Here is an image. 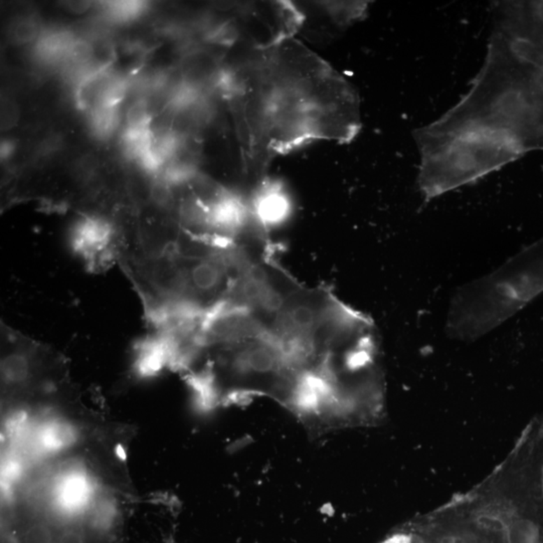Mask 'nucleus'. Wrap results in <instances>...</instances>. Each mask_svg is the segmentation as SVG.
Returning a JSON list of instances; mask_svg holds the SVG:
<instances>
[{"label": "nucleus", "mask_w": 543, "mask_h": 543, "mask_svg": "<svg viewBox=\"0 0 543 543\" xmlns=\"http://www.w3.org/2000/svg\"><path fill=\"white\" fill-rule=\"evenodd\" d=\"M225 66L241 172L254 188L279 154L317 140L351 141L360 131V99L351 85L291 34L240 41Z\"/></svg>", "instance_id": "1"}, {"label": "nucleus", "mask_w": 543, "mask_h": 543, "mask_svg": "<svg viewBox=\"0 0 543 543\" xmlns=\"http://www.w3.org/2000/svg\"><path fill=\"white\" fill-rule=\"evenodd\" d=\"M543 293V240L497 270L458 288L449 306L446 332L458 341L479 339Z\"/></svg>", "instance_id": "2"}, {"label": "nucleus", "mask_w": 543, "mask_h": 543, "mask_svg": "<svg viewBox=\"0 0 543 543\" xmlns=\"http://www.w3.org/2000/svg\"><path fill=\"white\" fill-rule=\"evenodd\" d=\"M425 149L418 183L425 199L475 183L512 160L520 149L517 135L477 121L458 120Z\"/></svg>", "instance_id": "3"}, {"label": "nucleus", "mask_w": 543, "mask_h": 543, "mask_svg": "<svg viewBox=\"0 0 543 543\" xmlns=\"http://www.w3.org/2000/svg\"><path fill=\"white\" fill-rule=\"evenodd\" d=\"M71 247L90 270H104L118 262L121 232L110 218L84 215L73 227Z\"/></svg>", "instance_id": "4"}, {"label": "nucleus", "mask_w": 543, "mask_h": 543, "mask_svg": "<svg viewBox=\"0 0 543 543\" xmlns=\"http://www.w3.org/2000/svg\"><path fill=\"white\" fill-rule=\"evenodd\" d=\"M2 372L6 381L20 383L27 379L29 374V360L20 352L6 356L2 362Z\"/></svg>", "instance_id": "5"}, {"label": "nucleus", "mask_w": 543, "mask_h": 543, "mask_svg": "<svg viewBox=\"0 0 543 543\" xmlns=\"http://www.w3.org/2000/svg\"><path fill=\"white\" fill-rule=\"evenodd\" d=\"M513 56L517 61L529 64H537L540 61V50L535 41L528 36H516L510 43Z\"/></svg>", "instance_id": "6"}, {"label": "nucleus", "mask_w": 543, "mask_h": 543, "mask_svg": "<svg viewBox=\"0 0 543 543\" xmlns=\"http://www.w3.org/2000/svg\"><path fill=\"white\" fill-rule=\"evenodd\" d=\"M150 119V113L148 111L145 100L136 101L128 110L127 117H126L128 131L146 130L148 129Z\"/></svg>", "instance_id": "7"}, {"label": "nucleus", "mask_w": 543, "mask_h": 543, "mask_svg": "<svg viewBox=\"0 0 543 543\" xmlns=\"http://www.w3.org/2000/svg\"><path fill=\"white\" fill-rule=\"evenodd\" d=\"M38 27L31 20H22L15 25L13 36L20 43H25L34 41L38 36Z\"/></svg>", "instance_id": "8"}, {"label": "nucleus", "mask_w": 543, "mask_h": 543, "mask_svg": "<svg viewBox=\"0 0 543 543\" xmlns=\"http://www.w3.org/2000/svg\"><path fill=\"white\" fill-rule=\"evenodd\" d=\"M50 533L43 526L31 528L27 535V543H50Z\"/></svg>", "instance_id": "9"}, {"label": "nucleus", "mask_w": 543, "mask_h": 543, "mask_svg": "<svg viewBox=\"0 0 543 543\" xmlns=\"http://www.w3.org/2000/svg\"><path fill=\"white\" fill-rule=\"evenodd\" d=\"M61 543H83V540L77 533H70L63 536Z\"/></svg>", "instance_id": "10"}, {"label": "nucleus", "mask_w": 543, "mask_h": 543, "mask_svg": "<svg viewBox=\"0 0 543 543\" xmlns=\"http://www.w3.org/2000/svg\"><path fill=\"white\" fill-rule=\"evenodd\" d=\"M69 6H70L71 9H73V11L80 13V11L87 10L89 8V3L88 2H70Z\"/></svg>", "instance_id": "11"}, {"label": "nucleus", "mask_w": 543, "mask_h": 543, "mask_svg": "<svg viewBox=\"0 0 543 543\" xmlns=\"http://www.w3.org/2000/svg\"><path fill=\"white\" fill-rule=\"evenodd\" d=\"M535 13L536 17L543 24V2H538L535 6Z\"/></svg>", "instance_id": "12"}]
</instances>
